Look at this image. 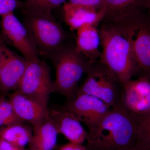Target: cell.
<instances>
[{
    "mask_svg": "<svg viewBox=\"0 0 150 150\" xmlns=\"http://www.w3.org/2000/svg\"><path fill=\"white\" fill-rule=\"evenodd\" d=\"M63 10L65 21L72 31L77 30L86 24L97 27L105 16L104 8L97 9L91 7L68 2L64 4Z\"/></svg>",
    "mask_w": 150,
    "mask_h": 150,
    "instance_id": "5bb4252c",
    "label": "cell"
},
{
    "mask_svg": "<svg viewBox=\"0 0 150 150\" xmlns=\"http://www.w3.org/2000/svg\"><path fill=\"white\" fill-rule=\"evenodd\" d=\"M67 0H25L21 5L23 15L51 14Z\"/></svg>",
    "mask_w": 150,
    "mask_h": 150,
    "instance_id": "ac0fdd59",
    "label": "cell"
},
{
    "mask_svg": "<svg viewBox=\"0 0 150 150\" xmlns=\"http://www.w3.org/2000/svg\"><path fill=\"white\" fill-rule=\"evenodd\" d=\"M104 0H68V2L73 4L81 5L101 9L103 8Z\"/></svg>",
    "mask_w": 150,
    "mask_h": 150,
    "instance_id": "603a6c76",
    "label": "cell"
},
{
    "mask_svg": "<svg viewBox=\"0 0 150 150\" xmlns=\"http://www.w3.org/2000/svg\"><path fill=\"white\" fill-rule=\"evenodd\" d=\"M136 118L139 129L138 144L143 150H150V112Z\"/></svg>",
    "mask_w": 150,
    "mask_h": 150,
    "instance_id": "44dd1931",
    "label": "cell"
},
{
    "mask_svg": "<svg viewBox=\"0 0 150 150\" xmlns=\"http://www.w3.org/2000/svg\"><path fill=\"white\" fill-rule=\"evenodd\" d=\"M137 119L122 103L88 129L86 145L88 150H123L138 145Z\"/></svg>",
    "mask_w": 150,
    "mask_h": 150,
    "instance_id": "6da1fadb",
    "label": "cell"
},
{
    "mask_svg": "<svg viewBox=\"0 0 150 150\" xmlns=\"http://www.w3.org/2000/svg\"><path fill=\"white\" fill-rule=\"evenodd\" d=\"M99 30L102 51L99 60L112 72L121 85L137 74L129 38L112 20L105 18Z\"/></svg>",
    "mask_w": 150,
    "mask_h": 150,
    "instance_id": "7a4b0ae2",
    "label": "cell"
},
{
    "mask_svg": "<svg viewBox=\"0 0 150 150\" xmlns=\"http://www.w3.org/2000/svg\"><path fill=\"white\" fill-rule=\"evenodd\" d=\"M16 114L12 105L4 94L0 95V129L5 126L24 123Z\"/></svg>",
    "mask_w": 150,
    "mask_h": 150,
    "instance_id": "d6986e66",
    "label": "cell"
},
{
    "mask_svg": "<svg viewBox=\"0 0 150 150\" xmlns=\"http://www.w3.org/2000/svg\"><path fill=\"white\" fill-rule=\"evenodd\" d=\"M50 59L56 70L55 92L64 96L67 100L73 98L78 83L92 62L78 51L76 46L66 44Z\"/></svg>",
    "mask_w": 150,
    "mask_h": 150,
    "instance_id": "277c9868",
    "label": "cell"
},
{
    "mask_svg": "<svg viewBox=\"0 0 150 150\" xmlns=\"http://www.w3.org/2000/svg\"><path fill=\"white\" fill-rule=\"evenodd\" d=\"M121 103L135 117L150 112V78L142 75L122 85Z\"/></svg>",
    "mask_w": 150,
    "mask_h": 150,
    "instance_id": "ba28073f",
    "label": "cell"
},
{
    "mask_svg": "<svg viewBox=\"0 0 150 150\" xmlns=\"http://www.w3.org/2000/svg\"><path fill=\"white\" fill-rule=\"evenodd\" d=\"M9 48L0 40V75L4 61Z\"/></svg>",
    "mask_w": 150,
    "mask_h": 150,
    "instance_id": "d4e9b609",
    "label": "cell"
},
{
    "mask_svg": "<svg viewBox=\"0 0 150 150\" xmlns=\"http://www.w3.org/2000/svg\"><path fill=\"white\" fill-rule=\"evenodd\" d=\"M149 77L150 78V76H149Z\"/></svg>",
    "mask_w": 150,
    "mask_h": 150,
    "instance_id": "f1b7e54d",
    "label": "cell"
},
{
    "mask_svg": "<svg viewBox=\"0 0 150 150\" xmlns=\"http://www.w3.org/2000/svg\"><path fill=\"white\" fill-rule=\"evenodd\" d=\"M142 1V0H104L103 8L105 11V17L118 13L136 6H140Z\"/></svg>",
    "mask_w": 150,
    "mask_h": 150,
    "instance_id": "ffe728a7",
    "label": "cell"
},
{
    "mask_svg": "<svg viewBox=\"0 0 150 150\" xmlns=\"http://www.w3.org/2000/svg\"><path fill=\"white\" fill-rule=\"evenodd\" d=\"M63 106L74 113L88 129L100 121L112 108L99 98L85 94H75L73 98L67 100Z\"/></svg>",
    "mask_w": 150,
    "mask_h": 150,
    "instance_id": "9c48e42d",
    "label": "cell"
},
{
    "mask_svg": "<svg viewBox=\"0 0 150 150\" xmlns=\"http://www.w3.org/2000/svg\"><path fill=\"white\" fill-rule=\"evenodd\" d=\"M18 5L16 0H0V16L13 12Z\"/></svg>",
    "mask_w": 150,
    "mask_h": 150,
    "instance_id": "7402d4cb",
    "label": "cell"
},
{
    "mask_svg": "<svg viewBox=\"0 0 150 150\" xmlns=\"http://www.w3.org/2000/svg\"><path fill=\"white\" fill-rule=\"evenodd\" d=\"M3 34L27 61L38 59V51L23 23L13 13L2 16Z\"/></svg>",
    "mask_w": 150,
    "mask_h": 150,
    "instance_id": "30bf717a",
    "label": "cell"
},
{
    "mask_svg": "<svg viewBox=\"0 0 150 150\" xmlns=\"http://www.w3.org/2000/svg\"><path fill=\"white\" fill-rule=\"evenodd\" d=\"M25 123H17L1 128L0 139L17 147L25 149L31 141L33 133V127H30Z\"/></svg>",
    "mask_w": 150,
    "mask_h": 150,
    "instance_id": "e0dca14e",
    "label": "cell"
},
{
    "mask_svg": "<svg viewBox=\"0 0 150 150\" xmlns=\"http://www.w3.org/2000/svg\"><path fill=\"white\" fill-rule=\"evenodd\" d=\"M140 6L146 9L147 12L150 15V0H142Z\"/></svg>",
    "mask_w": 150,
    "mask_h": 150,
    "instance_id": "4316f807",
    "label": "cell"
},
{
    "mask_svg": "<svg viewBox=\"0 0 150 150\" xmlns=\"http://www.w3.org/2000/svg\"><path fill=\"white\" fill-rule=\"evenodd\" d=\"M122 86L114 75L99 60L92 63L85 81L75 95L85 94L97 98L112 108L121 103Z\"/></svg>",
    "mask_w": 150,
    "mask_h": 150,
    "instance_id": "8992f818",
    "label": "cell"
},
{
    "mask_svg": "<svg viewBox=\"0 0 150 150\" xmlns=\"http://www.w3.org/2000/svg\"><path fill=\"white\" fill-rule=\"evenodd\" d=\"M117 23L129 38L140 76H150V15L136 6L105 17Z\"/></svg>",
    "mask_w": 150,
    "mask_h": 150,
    "instance_id": "3957f363",
    "label": "cell"
},
{
    "mask_svg": "<svg viewBox=\"0 0 150 150\" xmlns=\"http://www.w3.org/2000/svg\"><path fill=\"white\" fill-rule=\"evenodd\" d=\"M76 30V49L92 63L99 60L101 54L99 49L100 38L97 26L86 24Z\"/></svg>",
    "mask_w": 150,
    "mask_h": 150,
    "instance_id": "9a60e30c",
    "label": "cell"
},
{
    "mask_svg": "<svg viewBox=\"0 0 150 150\" xmlns=\"http://www.w3.org/2000/svg\"><path fill=\"white\" fill-rule=\"evenodd\" d=\"M8 100L20 119L33 127L38 126L48 118L49 108L25 96L18 90L8 94Z\"/></svg>",
    "mask_w": 150,
    "mask_h": 150,
    "instance_id": "7c38bea8",
    "label": "cell"
},
{
    "mask_svg": "<svg viewBox=\"0 0 150 150\" xmlns=\"http://www.w3.org/2000/svg\"><path fill=\"white\" fill-rule=\"evenodd\" d=\"M0 150H26L15 146L4 140L0 139Z\"/></svg>",
    "mask_w": 150,
    "mask_h": 150,
    "instance_id": "484cf974",
    "label": "cell"
},
{
    "mask_svg": "<svg viewBox=\"0 0 150 150\" xmlns=\"http://www.w3.org/2000/svg\"><path fill=\"white\" fill-rule=\"evenodd\" d=\"M123 150H142L141 148L138 145L135 146L133 147H131L129 148V149H126Z\"/></svg>",
    "mask_w": 150,
    "mask_h": 150,
    "instance_id": "83f0119b",
    "label": "cell"
},
{
    "mask_svg": "<svg viewBox=\"0 0 150 150\" xmlns=\"http://www.w3.org/2000/svg\"><path fill=\"white\" fill-rule=\"evenodd\" d=\"M23 23L39 54L50 59L65 45L67 34L52 14L24 15Z\"/></svg>",
    "mask_w": 150,
    "mask_h": 150,
    "instance_id": "5b68a950",
    "label": "cell"
},
{
    "mask_svg": "<svg viewBox=\"0 0 150 150\" xmlns=\"http://www.w3.org/2000/svg\"><path fill=\"white\" fill-rule=\"evenodd\" d=\"M59 133L54 122L48 119L33 127V133L29 150H53L56 148Z\"/></svg>",
    "mask_w": 150,
    "mask_h": 150,
    "instance_id": "2e32d148",
    "label": "cell"
},
{
    "mask_svg": "<svg viewBox=\"0 0 150 150\" xmlns=\"http://www.w3.org/2000/svg\"><path fill=\"white\" fill-rule=\"evenodd\" d=\"M58 150H88L86 146L76 143H67L62 145L59 148Z\"/></svg>",
    "mask_w": 150,
    "mask_h": 150,
    "instance_id": "cb8c5ba5",
    "label": "cell"
},
{
    "mask_svg": "<svg viewBox=\"0 0 150 150\" xmlns=\"http://www.w3.org/2000/svg\"><path fill=\"white\" fill-rule=\"evenodd\" d=\"M49 117L56 125L59 134L64 135L70 142L83 144L86 141L88 131L69 110L63 106L49 108Z\"/></svg>",
    "mask_w": 150,
    "mask_h": 150,
    "instance_id": "8fae6325",
    "label": "cell"
},
{
    "mask_svg": "<svg viewBox=\"0 0 150 150\" xmlns=\"http://www.w3.org/2000/svg\"><path fill=\"white\" fill-rule=\"evenodd\" d=\"M26 61V69L17 90L48 108L50 95L55 91V83L51 79L50 68L39 58Z\"/></svg>",
    "mask_w": 150,
    "mask_h": 150,
    "instance_id": "52a82bcc",
    "label": "cell"
},
{
    "mask_svg": "<svg viewBox=\"0 0 150 150\" xmlns=\"http://www.w3.org/2000/svg\"><path fill=\"white\" fill-rule=\"evenodd\" d=\"M27 66V61L8 49L1 70L0 91L5 95L12 90H16Z\"/></svg>",
    "mask_w": 150,
    "mask_h": 150,
    "instance_id": "4fadbf2b",
    "label": "cell"
}]
</instances>
